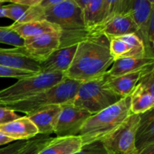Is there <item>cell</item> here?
Instances as JSON below:
<instances>
[{
  "instance_id": "cell-20",
  "label": "cell",
  "mask_w": 154,
  "mask_h": 154,
  "mask_svg": "<svg viewBox=\"0 0 154 154\" xmlns=\"http://www.w3.org/2000/svg\"><path fill=\"white\" fill-rule=\"evenodd\" d=\"M8 26L23 40L47 33L60 32V28L57 25L47 20L29 23H14Z\"/></svg>"
},
{
  "instance_id": "cell-8",
  "label": "cell",
  "mask_w": 154,
  "mask_h": 154,
  "mask_svg": "<svg viewBox=\"0 0 154 154\" xmlns=\"http://www.w3.org/2000/svg\"><path fill=\"white\" fill-rule=\"evenodd\" d=\"M61 108L54 133L57 137L78 135L81 126L92 114L69 103L62 105Z\"/></svg>"
},
{
  "instance_id": "cell-36",
  "label": "cell",
  "mask_w": 154,
  "mask_h": 154,
  "mask_svg": "<svg viewBox=\"0 0 154 154\" xmlns=\"http://www.w3.org/2000/svg\"><path fill=\"white\" fill-rule=\"evenodd\" d=\"M134 154H138V152H136V153H135Z\"/></svg>"
},
{
  "instance_id": "cell-3",
  "label": "cell",
  "mask_w": 154,
  "mask_h": 154,
  "mask_svg": "<svg viewBox=\"0 0 154 154\" xmlns=\"http://www.w3.org/2000/svg\"><path fill=\"white\" fill-rule=\"evenodd\" d=\"M130 114V96H127L91 115L83 124L78 133L83 145L102 141L121 125Z\"/></svg>"
},
{
  "instance_id": "cell-6",
  "label": "cell",
  "mask_w": 154,
  "mask_h": 154,
  "mask_svg": "<svg viewBox=\"0 0 154 154\" xmlns=\"http://www.w3.org/2000/svg\"><path fill=\"white\" fill-rule=\"evenodd\" d=\"M62 73H39L21 78L13 85L0 90V107L26 100L60 83Z\"/></svg>"
},
{
  "instance_id": "cell-33",
  "label": "cell",
  "mask_w": 154,
  "mask_h": 154,
  "mask_svg": "<svg viewBox=\"0 0 154 154\" xmlns=\"http://www.w3.org/2000/svg\"><path fill=\"white\" fill-rule=\"evenodd\" d=\"M138 154H154V144L146 146L138 151Z\"/></svg>"
},
{
  "instance_id": "cell-12",
  "label": "cell",
  "mask_w": 154,
  "mask_h": 154,
  "mask_svg": "<svg viewBox=\"0 0 154 154\" xmlns=\"http://www.w3.org/2000/svg\"><path fill=\"white\" fill-rule=\"evenodd\" d=\"M0 66L32 73L41 72L40 63L26 55L23 46L14 48H0Z\"/></svg>"
},
{
  "instance_id": "cell-24",
  "label": "cell",
  "mask_w": 154,
  "mask_h": 154,
  "mask_svg": "<svg viewBox=\"0 0 154 154\" xmlns=\"http://www.w3.org/2000/svg\"><path fill=\"white\" fill-rule=\"evenodd\" d=\"M53 139L50 135H37L29 139L26 144L17 154H38Z\"/></svg>"
},
{
  "instance_id": "cell-7",
  "label": "cell",
  "mask_w": 154,
  "mask_h": 154,
  "mask_svg": "<svg viewBox=\"0 0 154 154\" xmlns=\"http://www.w3.org/2000/svg\"><path fill=\"white\" fill-rule=\"evenodd\" d=\"M140 121L139 114H131L126 120L102 141L109 154H134L135 134Z\"/></svg>"
},
{
  "instance_id": "cell-1",
  "label": "cell",
  "mask_w": 154,
  "mask_h": 154,
  "mask_svg": "<svg viewBox=\"0 0 154 154\" xmlns=\"http://www.w3.org/2000/svg\"><path fill=\"white\" fill-rule=\"evenodd\" d=\"M114 62L109 38L101 32H92L78 43L72 64L63 75L84 83L105 76Z\"/></svg>"
},
{
  "instance_id": "cell-2",
  "label": "cell",
  "mask_w": 154,
  "mask_h": 154,
  "mask_svg": "<svg viewBox=\"0 0 154 154\" xmlns=\"http://www.w3.org/2000/svg\"><path fill=\"white\" fill-rule=\"evenodd\" d=\"M45 20L60 28V48L78 45L90 34L84 25L82 11L75 0H62L45 9Z\"/></svg>"
},
{
  "instance_id": "cell-26",
  "label": "cell",
  "mask_w": 154,
  "mask_h": 154,
  "mask_svg": "<svg viewBox=\"0 0 154 154\" xmlns=\"http://www.w3.org/2000/svg\"><path fill=\"white\" fill-rule=\"evenodd\" d=\"M0 44L17 48L23 45V40L12 31L9 26H0Z\"/></svg>"
},
{
  "instance_id": "cell-16",
  "label": "cell",
  "mask_w": 154,
  "mask_h": 154,
  "mask_svg": "<svg viewBox=\"0 0 154 154\" xmlns=\"http://www.w3.org/2000/svg\"><path fill=\"white\" fill-rule=\"evenodd\" d=\"M0 132L14 141H27L38 135L36 126L26 116L1 125Z\"/></svg>"
},
{
  "instance_id": "cell-17",
  "label": "cell",
  "mask_w": 154,
  "mask_h": 154,
  "mask_svg": "<svg viewBox=\"0 0 154 154\" xmlns=\"http://www.w3.org/2000/svg\"><path fill=\"white\" fill-rule=\"evenodd\" d=\"M81 11L84 25L89 33H91L108 18V0H89Z\"/></svg>"
},
{
  "instance_id": "cell-23",
  "label": "cell",
  "mask_w": 154,
  "mask_h": 154,
  "mask_svg": "<svg viewBox=\"0 0 154 154\" xmlns=\"http://www.w3.org/2000/svg\"><path fill=\"white\" fill-rule=\"evenodd\" d=\"M153 107L154 96L138 83L130 95L131 114L140 115L153 109Z\"/></svg>"
},
{
  "instance_id": "cell-30",
  "label": "cell",
  "mask_w": 154,
  "mask_h": 154,
  "mask_svg": "<svg viewBox=\"0 0 154 154\" xmlns=\"http://www.w3.org/2000/svg\"><path fill=\"white\" fill-rule=\"evenodd\" d=\"M28 141V140H27ZM27 141H17L0 148V154H17L25 146Z\"/></svg>"
},
{
  "instance_id": "cell-25",
  "label": "cell",
  "mask_w": 154,
  "mask_h": 154,
  "mask_svg": "<svg viewBox=\"0 0 154 154\" xmlns=\"http://www.w3.org/2000/svg\"><path fill=\"white\" fill-rule=\"evenodd\" d=\"M3 2L9 3L8 5H3L5 11V17L12 20L14 21V23H19L25 12L29 8L28 6H24L22 5L12 2L11 0Z\"/></svg>"
},
{
  "instance_id": "cell-9",
  "label": "cell",
  "mask_w": 154,
  "mask_h": 154,
  "mask_svg": "<svg viewBox=\"0 0 154 154\" xmlns=\"http://www.w3.org/2000/svg\"><path fill=\"white\" fill-rule=\"evenodd\" d=\"M60 32L47 33L23 40L24 51L32 59L42 63L60 47Z\"/></svg>"
},
{
  "instance_id": "cell-15",
  "label": "cell",
  "mask_w": 154,
  "mask_h": 154,
  "mask_svg": "<svg viewBox=\"0 0 154 154\" xmlns=\"http://www.w3.org/2000/svg\"><path fill=\"white\" fill-rule=\"evenodd\" d=\"M61 108V105H50L40 108L26 117L34 123L39 135H50L54 133Z\"/></svg>"
},
{
  "instance_id": "cell-28",
  "label": "cell",
  "mask_w": 154,
  "mask_h": 154,
  "mask_svg": "<svg viewBox=\"0 0 154 154\" xmlns=\"http://www.w3.org/2000/svg\"><path fill=\"white\" fill-rule=\"evenodd\" d=\"M74 154H109L104 147L102 141H94L82 145L81 148Z\"/></svg>"
},
{
  "instance_id": "cell-11",
  "label": "cell",
  "mask_w": 154,
  "mask_h": 154,
  "mask_svg": "<svg viewBox=\"0 0 154 154\" xmlns=\"http://www.w3.org/2000/svg\"><path fill=\"white\" fill-rule=\"evenodd\" d=\"M154 11L153 0H132L129 14L138 28V35L144 44L147 56L154 57L153 48L150 45L147 38L149 20Z\"/></svg>"
},
{
  "instance_id": "cell-35",
  "label": "cell",
  "mask_w": 154,
  "mask_h": 154,
  "mask_svg": "<svg viewBox=\"0 0 154 154\" xmlns=\"http://www.w3.org/2000/svg\"><path fill=\"white\" fill-rule=\"evenodd\" d=\"M3 3L4 2L0 1V17H5V11L3 8Z\"/></svg>"
},
{
  "instance_id": "cell-27",
  "label": "cell",
  "mask_w": 154,
  "mask_h": 154,
  "mask_svg": "<svg viewBox=\"0 0 154 154\" xmlns=\"http://www.w3.org/2000/svg\"><path fill=\"white\" fill-rule=\"evenodd\" d=\"M35 75V74L27 72V71L19 70V69H14L0 66V78H17V79L19 80L21 78H27V77L32 76Z\"/></svg>"
},
{
  "instance_id": "cell-31",
  "label": "cell",
  "mask_w": 154,
  "mask_h": 154,
  "mask_svg": "<svg viewBox=\"0 0 154 154\" xmlns=\"http://www.w3.org/2000/svg\"><path fill=\"white\" fill-rule=\"evenodd\" d=\"M147 38H148L149 44L152 48H153L154 42V11H153L150 15V20L147 27Z\"/></svg>"
},
{
  "instance_id": "cell-10",
  "label": "cell",
  "mask_w": 154,
  "mask_h": 154,
  "mask_svg": "<svg viewBox=\"0 0 154 154\" xmlns=\"http://www.w3.org/2000/svg\"><path fill=\"white\" fill-rule=\"evenodd\" d=\"M110 52L114 60L126 57L147 56L144 44L136 34H127L109 38Z\"/></svg>"
},
{
  "instance_id": "cell-22",
  "label": "cell",
  "mask_w": 154,
  "mask_h": 154,
  "mask_svg": "<svg viewBox=\"0 0 154 154\" xmlns=\"http://www.w3.org/2000/svg\"><path fill=\"white\" fill-rule=\"evenodd\" d=\"M80 136H65L53 138L49 144L38 154H74L82 147Z\"/></svg>"
},
{
  "instance_id": "cell-32",
  "label": "cell",
  "mask_w": 154,
  "mask_h": 154,
  "mask_svg": "<svg viewBox=\"0 0 154 154\" xmlns=\"http://www.w3.org/2000/svg\"><path fill=\"white\" fill-rule=\"evenodd\" d=\"M12 2L17 3V4L22 5L24 6L28 7H33V6L38 5L40 3L41 0H11Z\"/></svg>"
},
{
  "instance_id": "cell-19",
  "label": "cell",
  "mask_w": 154,
  "mask_h": 154,
  "mask_svg": "<svg viewBox=\"0 0 154 154\" xmlns=\"http://www.w3.org/2000/svg\"><path fill=\"white\" fill-rule=\"evenodd\" d=\"M146 69L118 77H107L105 75V84L111 91L120 98L130 96Z\"/></svg>"
},
{
  "instance_id": "cell-29",
  "label": "cell",
  "mask_w": 154,
  "mask_h": 154,
  "mask_svg": "<svg viewBox=\"0 0 154 154\" xmlns=\"http://www.w3.org/2000/svg\"><path fill=\"white\" fill-rule=\"evenodd\" d=\"M20 117L16 112L8 108L0 107V126L17 120Z\"/></svg>"
},
{
  "instance_id": "cell-4",
  "label": "cell",
  "mask_w": 154,
  "mask_h": 154,
  "mask_svg": "<svg viewBox=\"0 0 154 154\" xmlns=\"http://www.w3.org/2000/svg\"><path fill=\"white\" fill-rule=\"evenodd\" d=\"M81 83L63 78L52 87L41 92L38 94L17 103L4 106L14 112H22L28 116L42 108L50 105H62L70 102L78 92Z\"/></svg>"
},
{
  "instance_id": "cell-18",
  "label": "cell",
  "mask_w": 154,
  "mask_h": 154,
  "mask_svg": "<svg viewBox=\"0 0 154 154\" xmlns=\"http://www.w3.org/2000/svg\"><path fill=\"white\" fill-rule=\"evenodd\" d=\"M154 66V57H126L115 60L106 73L107 77H118L126 74L143 70Z\"/></svg>"
},
{
  "instance_id": "cell-21",
  "label": "cell",
  "mask_w": 154,
  "mask_h": 154,
  "mask_svg": "<svg viewBox=\"0 0 154 154\" xmlns=\"http://www.w3.org/2000/svg\"><path fill=\"white\" fill-rule=\"evenodd\" d=\"M137 151L146 146L154 144V109L140 114V121L135 134Z\"/></svg>"
},
{
  "instance_id": "cell-34",
  "label": "cell",
  "mask_w": 154,
  "mask_h": 154,
  "mask_svg": "<svg viewBox=\"0 0 154 154\" xmlns=\"http://www.w3.org/2000/svg\"><path fill=\"white\" fill-rule=\"evenodd\" d=\"M13 140L11 138H8V136H6L5 135L2 133V132H0V146L4 145V144H10V143L13 142Z\"/></svg>"
},
{
  "instance_id": "cell-5",
  "label": "cell",
  "mask_w": 154,
  "mask_h": 154,
  "mask_svg": "<svg viewBox=\"0 0 154 154\" xmlns=\"http://www.w3.org/2000/svg\"><path fill=\"white\" fill-rule=\"evenodd\" d=\"M121 99L107 87L105 75L81 83L75 97L68 103L93 115L117 103Z\"/></svg>"
},
{
  "instance_id": "cell-13",
  "label": "cell",
  "mask_w": 154,
  "mask_h": 154,
  "mask_svg": "<svg viewBox=\"0 0 154 154\" xmlns=\"http://www.w3.org/2000/svg\"><path fill=\"white\" fill-rule=\"evenodd\" d=\"M93 32H101L111 38L127 34L138 35V28L131 15L128 14L108 17Z\"/></svg>"
},
{
  "instance_id": "cell-14",
  "label": "cell",
  "mask_w": 154,
  "mask_h": 154,
  "mask_svg": "<svg viewBox=\"0 0 154 154\" xmlns=\"http://www.w3.org/2000/svg\"><path fill=\"white\" fill-rule=\"evenodd\" d=\"M78 45L57 50L45 61L40 63V73H62L64 75L72 64Z\"/></svg>"
}]
</instances>
